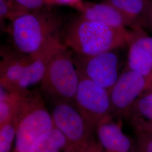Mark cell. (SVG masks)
<instances>
[{
    "instance_id": "11",
    "label": "cell",
    "mask_w": 152,
    "mask_h": 152,
    "mask_svg": "<svg viewBox=\"0 0 152 152\" xmlns=\"http://www.w3.org/2000/svg\"><path fill=\"white\" fill-rule=\"evenodd\" d=\"M109 115L97 127L95 134L100 146L105 152H136L134 139L125 134L121 124Z\"/></svg>"
},
{
    "instance_id": "9",
    "label": "cell",
    "mask_w": 152,
    "mask_h": 152,
    "mask_svg": "<svg viewBox=\"0 0 152 152\" xmlns=\"http://www.w3.org/2000/svg\"><path fill=\"white\" fill-rule=\"evenodd\" d=\"M151 88L149 80L125 66L109 91L112 117L126 120L137 99Z\"/></svg>"
},
{
    "instance_id": "2",
    "label": "cell",
    "mask_w": 152,
    "mask_h": 152,
    "mask_svg": "<svg viewBox=\"0 0 152 152\" xmlns=\"http://www.w3.org/2000/svg\"><path fill=\"white\" fill-rule=\"evenodd\" d=\"M129 28L88 20L80 15L66 20L62 43L74 54L92 56L127 46Z\"/></svg>"
},
{
    "instance_id": "12",
    "label": "cell",
    "mask_w": 152,
    "mask_h": 152,
    "mask_svg": "<svg viewBox=\"0 0 152 152\" xmlns=\"http://www.w3.org/2000/svg\"><path fill=\"white\" fill-rule=\"evenodd\" d=\"M75 9L79 15L88 20L115 27L130 28L129 23L120 11L105 1L100 3L83 1Z\"/></svg>"
},
{
    "instance_id": "17",
    "label": "cell",
    "mask_w": 152,
    "mask_h": 152,
    "mask_svg": "<svg viewBox=\"0 0 152 152\" xmlns=\"http://www.w3.org/2000/svg\"><path fill=\"white\" fill-rule=\"evenodd\" d=\"M132 117L152 121V89L144 92L137 99L126 120Z\"/></svg>"
},
{
    "instance_id": "1",
    "label": "cell",
    "mask_w": 152,
    "mask_h": 152,
    "mask_svg": "<svg viewBox=\"0 0 152 152\" xmlns=\"http://www.w3.org/2000/svg\"><path fill=\"white\" fill-rule=\"evenodd\" d=\"M53 7L24 14L6 27L4 30L12 49L23 54L35 55L61 41L66 20Z\"/></svg>"
},
{
    "instance_id": "10",
    "label": "cell",
    "mask_w": 152,
    "mask_h": 152,
    "mask_svg": "<svg viewBox=\"0 0 152 152\" xmlns=\"http://www.w3.org/2000/svg\"><path fill=\"white\" fill-rule=\"evenodd\" d=\"M126 66L147 78L152 87V37L139 26L129 28Z\"/></svg>"
},
{
    "instance_id": "24",
    "label": "cell",
    "mask_w": 152,
    "mask_h": 152,
    "mask_svg": "<svg viewBox=\"0 0 152 152\" xmlns=\"http://www.w3.org/2000/svg\"><path fill=\"white\" fill-rule=\"evenodd\" d=\"M83 152H105L100 146L98 141L96 140L95 137L91 141L88 147Z\"/></svg>"
},
{
    "instance_id": "15",
    "label": "cell",
    "mask_w": 152,
    "mask_h": 152,
    "mask_svg": "<svg viewBox=\"0 0 152 152\" xmlns=\"http://www.w3.org/2000/svg\"><path fill=\"white\" fill-rule=\"evenodd\" d=\"M0 88V126L14 116L19 101L20 93Z\"/></svg>"
},
{
    "instance_id": "22",
    "label": "cell",
    "mask_w": 152,
    "mask_h": 152,
    "mask_svg": "<svg viewBox=\"0 0 152 152\" xmlns=\"http://www.w3.org/2000/svg\"><path fill=\"white\" fill-rule=\"evenodd\" d=\"M139 26L152 33V0H148L146 9L141 17Z\"/></svg>"
},
{
    "instance_id": "4",
    "label": "cell",
    "mask_w": 152,
    "mask_h": 152,
    "mask_svg": "<svg viewBox=\"0 0 152 152\" xmlns=\"http://www.w3.org/2000/svg\"><path fill=\"white\" fill-rule=\"evenodd\" d=\"M19 93L14 115L19 124L13 152H29L33 144L52 129L54 124L40 91L29 89Z\"/></svg>"
},
{
    "instance_id": "6",
    "label": "cell",
    "mask_w": 152,
    "mask_h": 152,
    "mask_svg": "<svg viewBox=\"0 0 152 152\" xmlns=\"http://www.w3.org/2000/svg\"><path fill=\"white\" fill-rule=\"evenodd\" d=\"M125 47L92 56L73 54L78 73L109 92L125 68L122 69V59L120 52Z\"/></svg>"
},
{
    "instance_id": "18",
    "label": "cell",
    "mask_w": 152,
    "mask_h": 152,
    "mask_svg": "<svg viewBox=\"0 0 152 152\" xmlns=\"http://www.w3.org/2000/svg\"><path fill=\"white\" fill-rule=\"evenodd\" d=\"M26 13L27 12L21 9L14 0H0L1 22H4L5 20L11 22Z\"/></svg>"
},
{
    "instance_id": "14",
    "label": "cell",
    "mask_w": 152,
    "mask_h": 152,
    "mask_svg": "<svg viewBox=\"0 0 152 152\" xmlns=\"http://www.w3.org/2000/svg\"><path fill=\"white\" fill-rule=\"evenodd\" d=\"M115 7L129 22L130 28L139 26L148 0H104Z\"/></svg>"
},
{
    "instance_id": "7",
    "label": "cell",
    "mask_w": 152,
    "mask_h": 152,
    "mask_svg": "<svg viewBox=\"0 0 152 152\" xmlns=\"http://www.w3.org/2000/svg\"><path fill=\"white\" fill-rule=\"evenodd\" d=\"M51 115L54 126L64 135L70 152H83L94 138V132L75 105L71 103L53 104Z\"/></svg>"
},
{
    "instance_id": "25",
    "label": "cell",
    "mask_w": 152,
    "mask_h": 152,
    "mask_svg": "<svg viewBox=\"0 0 152 152\" xmlns=\"http://www.w3.org/2000/svg\"><path fill=\"white\" fill-rule=\"evenodd\" d=\"M151 89H152V87H151V89H150V90H151Z\"/></svg>"
},
{
    "instance_id": "16",
    "label": "cell",
    "mask_w": 152,
    "mask_h": 152,
    "mask_svg": "<svg viewBox=\"0 0 152 152\" xmlns=\"http://www.w3.org/2000/svg\"><path fill=\"white\" fill-rule=\"evenodd\" d=\"M18 124L19 121L14 116L9 121L0 126V152H11Z\"/></svg>"
},
{
    "instance_id": "23",
    "label": "cell",
    "mask_w": 152,
    "mask_h": 152,
    "mask_svg": "<svg viewBox=\"0 0 152 152\" xmlns=\"http://www.w3.org/2000/svg\"><path fill=\"white\" fill-rule=\"evenodd\" d=\"M83 1V0H51V5L69 6L75 9Z\"/></svg>"
},
{
    "instance_id": "20",
    "label": "cell",
    "mask_w": 152,
    "mask_h": 152,
    "mask_svg": "<svg viewBox=\"0 0 152 152\" xmlns=\"http://www.w3.org/2000/svg\"><path fill=\"white\" fill-rule=\"evenodd\" d=\"M23 10L26 12L35 11L51 5V0H14Z\"/></svg>"
},
{
    "instance_id": "5",
    "label": "cell",
    "mask_w": 152,
    "mask_h": 152,
    "mask_svg": "<svg viewBox=\"0 0 152 152\" xmlns=\"http://www.w3.org/2000/svg\"><path fill=\"white\" fill-rule=\"evenodd\" d=\"M79 82L73 53L63 44L49 60L39 83L40 91L52 104H74Z\"/></svg>"
},
{
    "instance_id": "8",
    "label": "cell",
    "mask_w": 152,
    "mask_h": 152,
    "mask_svg": "<svg viewBox=\"0 0 152 152\" xmlns=\"http://www.w3.org/2000/svg\"><path fill=\"white\" fill-rule=\"evenodd\" d=\"M79 75L74 104L95 134L99 124L112 115L109 92L86 77Z\"/></svg>"
},
{
    "instance_id": "19",
    "label": "cell",
    "mask_w": 152,
    "mask_h": 152,
    "mask_svg": "<svg viewBox=\"0 0 152 152\" xmlns=\"http://www.w3.org/2000/svg\"><path fill=\"white\" fill-rule=\"evenodd\" d=\"M134 132L136 152H152V136L139 131L134 130Z\"/></svg>"
},
{
    "instance_id": "21",
    "label": "cell",
    "mask_w": 152,
    "mask_h": 152,
    "mask_svg": "<svg viewBox=\"0 0 152 152\" xmlns=\"http://www.w3.org/2000/svg\"><path fill=\"white\" fill-rule=\"evenodd\" d=\"M127 121L129 122L134 130L143 132L152 136V121L138 117H131Z\"/></svg>"
},
{
    "instance_id": "3",
    "label": "cell",
    "mask_w": 152,
    "mask_h": 152,
    "mask_svg": "<svg viewBox=\"0 0 152 152\" xmlns=\"http://www.w3.org/2000/svg\"><path fill=\"white\" fill-rule=\"evenodd\" d=\"M61 45L56 43L35 55L20 53L11 46L1 48L0 86L21 92L40 83L50 59Z\"/></svg>"
},
{
    "instance_id": "13",
    "label": "cell",
    "mask_w": 152,
    "mask_h": 152,
    "mask_svg": "<svg viewBox=\"0 0 152 152\" xmlns=\"http://www.w3.org/2000/svg\"><path fill=\"white\" fill-rule=\"evenodd\" d=\"M70 151L67 139L54 126L33 144L29 152H70Z\"/></svg>"
}]
</instances>
